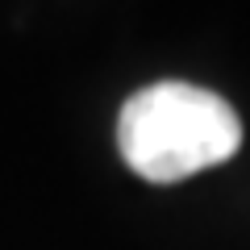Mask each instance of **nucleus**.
<instances>
[{"label": "nucleus", "mask_w": 250, "mask_h": 250, "mask_svg": "<svg viewBox=\"0 0 250 250\" xmlns=\"http://www.w3.org/2000/svg\"><path fill=\"white\" fill-rule=\"evenodd\" d=\"M117 146L134 175L179 184L238 154L242 117L225 96L200 83L159 80L125 100L117 117Z\"/></svg>", "instance_id": "nucleus-1"}]
</instances>
